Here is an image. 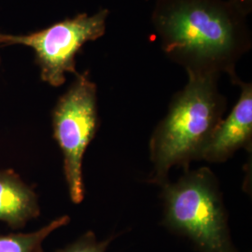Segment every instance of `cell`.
I'll return each instance as SVG.
<instances>
[{"mask_svg": "<svg viewBox=\"0 0 252 252\" xmlns=\"http://www.w3.org/2000/svg\"><path fill=\"white\" fill-rule=\"evenodd\" d=\"M69 220L68 216L60 217L30 234L0 235V252H43V241L55 230L66 225Z\"/></svg>", "mask_w": 252, "mask_h": 252, "instance_id": "ba28073f", "label": "cell"}, {"mask_svg": "<svg viewBox=\"0 0 252 252\" xmlns=\"http://www.w3.org/2000/svg\"><path fill=\"white\" fill-rule=\"evenodd\" d=\"M39 212L34 190L16 173L0 171V220L19 229L38 216Z\"/></svg>", "mask_w": 252, "mask_h": 252, "instance_id": "52a82bcc", "label": "cell"}, {"mask_svg": "<svg viewBox=\"0 0 252 252\" xmlns=\"http://www.w3.org/2000/svg\"><path fill=\"white\" fill-rule=\"evenodd\" d=\"M157 23L165 51L196 63L192 70L216 72L236 46L233 19L224 8L210 2H180L163 11Z\"/></svg>", "mask_w": 252, "mask_h": 252, "instance_id": "3957f363", "label": "cell"}, {"mask_svg": "<svg viewBox=\"0 0 252 252\" xmlns=\"http://www.w3.org/2000/svg\"><path fill=\"white\" fill-rule=\"evenodd\" d=\"M252 88L251 84L242 83L239 99L225 120L217 126L200 159L210 162L228 160L239 149H252Z\"/></svg>", "mask_w": 252, "mask_h": 252, "instance_id": "8992f818", "label": "cell"}, {"mask_svg": "<svg viewBox=\"0 0 252 252\" xmlns=\"http://www.w3.org/2000/svg\"><path fill=\"white\" fill-rule=\"evenodd\" d=\"M107 17L108 10L102 9L92 16L81 13L27 35L0 33V45L32 48L41 80L58 87L64 83L66 73L78 75L76 55L85 43L96 40L105 34Z\"/></svg>", "mask_w": 252, "mask_h": 252, "instance_id": "5b68a950", "label": "cell"}, {"mask_svg": "<svg viewBox=\"0 0 252 252\" xmlns=\"http://www.w3.org/2000/svg\"><path fill=\"white\" fill-rule=\"evenodd\" d=\"M240 1H241L242 4L246 5V6H249V4H251V2H252V0H240Z\"/></svg>", "mask_w": 252, "mask_h": 252, "instance_id": "30bf717a", "label": "cell"}, {"mask_svg": "<svg viewBox=\"0 0 252 252\" xmlns=\"http://www.w3.org/2000/svg\"><path fill=\"white\" fill-rule=\"evenodd\" d=\"M111 239L100 241L93 232L82 234L75 242L56 252H107Z\"/></svg>", "mask_w": 252, "mask_h": 252, "instance_id": "9c48e42d", "label": "cell"}, {"mask_svg": "<svg viewBox=\"0 0 252 252\" xmlns=\"http://www.w3.org/2000/svg\"><path fill=\"white\" fill-rule=\"evenodd\" d=\"M188 73L187 85L176 95L151 138L152 182L159 185L168 181L172 167H187L200 159L224 112V99L217 89L216 72L188 69Z\"/></svg>", "mask_w": 252, "mask_h": 252, "instance_id": "6da1fadb", "label": "cell"}, {"mask_svg": "<svg viewBox=\"0 0 252 252\" xmlns=\"http://www.w3.org/2000/svg\"><path fill=\"white\" fill-rule=\"evenodd\" d=\"M163 223L198 252H237L215 175L207 167L162 185Z\"/></svg>", "mask_w": 252, "mask_h": 252, "instance_id": "7a4b0ae2", "label": "cell"}, {"mask_svg": "<svg viewBox=\"0 0 252 252\" xmlns=\"http://www.w3.org/2000/svg\"><path fill=\"white\" fill-rule=\"evenodd\" d=\"M99 126L96 86L87 73L78 74L53 111L54 139L63 156V170L73 203L84 198L82 162Z\"/></svg>", "mask_w": 252, "mask_h": 252, "instance_id": "277c9868", "label": "cell"}]
</instances>
